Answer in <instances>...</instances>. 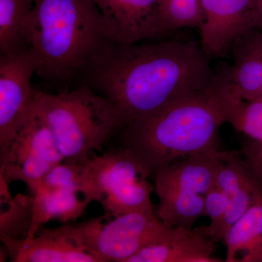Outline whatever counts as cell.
Instances as JSON below:
<instances>
[{
	"label": "cell",
	"mask_w": 262,
	"mask_h": 262,
	"mask_svg": "<svg viewBox=\"0 0 262 262\" xmlns=\"http://www.w3.org/2000/svg\"><path fill=\"white\" fill-rule=\"evenodd\" d=\"M201 43H107L91 60L89 87L113 105L122 128L155 115L183 95L203 91L214 72Z\"/></svg>",
	"instance_id": "cell-1"
},
{
	"label": "cell",
	"mask_w": 262,
	"mask_h": 262,
	"mask_svg": "<svg viewBox=\"0 0 262 262\" xmlns=\"http://www.w3.org/2000/svg\"><path fill=\"white\" fill-rule=\"evenodd\" d=\"M23 37L37 57L36 75L53 82L70 80L112 41L93 0H36Z\"/></svg>",
	"instance_id": "cell-2"
},
{
	"label": "cell",
	"mask_w": 262,
	"mask_h": 262,
	"mask_svg": "<svg viewBox=\"0 0 262 262\" xmlns=\"http://www.w3.org/2000/svg\"><path fill=\"white\" fill-rule=\"evenodd\" d=\"M222 125L206 91H194L155 115L122 127V139L124 147L151 177L177 160L219 151Z\"/></svg>",
	"instance_id": "cell-3"
},
{
	"label": "cell",
	"mask_w": 262,
	"mask_h": 262,
	"mask_svg": "<svg viewBox=\"0 0 262 262\" xmlns=\"http://www.w3.org/2000/svg\"><path fill=\"white\" fill-rule=\"evenodd\" d=\"M32 105L51 128L68 163L87 161L122 128L113 105L89 85L58 94L34 90Z\"/></svg>",
	"instance_id": "cell-4"
},
{
	"label": "cell",
	"mask_w": 262,
	"mask_h": 262,
	"mask_svg": "<svg viewBox=\"0 0 262 262\" xmlns=\"http://www.w3.org/2000/svg\"><path fill=\"white\" fill-rule=\"evenodd\" d=\"M72 226L82 244L105 262H127L143 248L185 229L165 225L155 211L118 215L106 213Z\"/></svg>",
	"instance_id": "cell-5"
},
{
	"label": "cell",
	"mask_w": 262,
	"mask_h": 262,
	"mask_svg": "<svg viewBox=\"0 0 262 262\" xmlns=\"http://www.w3.org/2000/svg\"><path fill=\"white\" fill-rule=\"evenodd\" d=\"M0 174L7 182L20 181L32 192L53 167L64 161L51 128L32 103L23 124L0 155Z\"/></svg>",
	"instance_id": "cell-6"
},
{
	"label": "cell",
	"mask_w": 262,
	"mask_h": 262,
	"mask_svg": "<svg viewBox=\"0 0 262 262\" xmlns=\"http://www.w3.org/2000/svg\"><path fill=\"white\" fill-rule=\"evenodd\" d=\"M37 57L32 48L0 55V155L6 150L28 115L34 90Z\"/></svg>",
	"instance_id": "cell-7"
},
{
	"label": "cell",
	"mask_w": 262,
	"mask_h": 262,
	"mask_svg": "<svg viewBox=\"0 0 262 262\" xmlns=\"http://www.w3.org/2000/svg\"><path fill=\"white\" fill-rule=\"evenodd\" d=\"M201 46L208 57L225 56L235 39L259 29L254 0H201Z\"/></svg>",
	"instance_id": "cell-8"
},
{
	"label": "cell",
	"mask_w": 262,
	"mask_h": 262,
	"mask_svg": "<svg viewBox=\"0 0 262 262\" xmlns=\"http://www.w3.org/2000/svg\"><path fill=\"white\" fill-rule=\"evenodd\" d=\"M102 15L108 38L122 46L169 34L161 0H93Z\"/></svg>",
	"instance_id": "cell-9"
},
{
	"label": "cell",
	"mask_w": 262,
	"mask_h": 262,
	"mask_svg": "<svg viewBox=\"0 0 262 262\" xmlns=\"http://www.w3.org/2000/svg\"><path fill=\"white\" fill-rule=\"evenodd\" d=\"M15 262H105L76 235L72 225L41 226L32 238L1 239Z\"/></svg>",
	"instance_id": "cell-10"
},
{
	"label": "cell",
	"mask_w": 262,
	"mask_h": 262,
	"mask_svg": "<svg viewBox=\"0 0 262 262\" xmlns=\"http://www.w3.org/2000/svg\"><path fill=\"white\" fill-rule=\"evenodd\" d=\"M230 51L232 65L215 72L229 91L239 98H262V30L255 28L235 39Z\"/></svg>",
	"instance_id": "cell-11"
},
{
	"label": "cell",
	"mask_w": 262,
	"mask_h": 262,
	"mask_svg": "<svg viewBox=\"0 0 262 262\" xmlns=\"http://www.w3.org/2000/svg\"><path fill=\"white\" fill-rule=\"evenodd\" d=\"M92 202L120 192L142 178H150L143 167L126 148L101 155H92L85 162Z\"/></svg>",
	"instance_id": "cell-12"
},
{
	"label": "cell",
	"mask_w": 262,
	"mask_h": 262,
	"mask_svg": "<svg viewBox=\"0 0 262 262\" xmlns=\"http://www.w3.org/2000/svg\"><path fill=\"white\" fill-rule=\"evenodd\" d=\"M225 151L201 153L182 158L157 170L154 189H173L201 194L215 187Z\"/></svg>",
	"instance_id": "cell-13"
},
{
	"label": "cell",
	"mask_w": 262,
	"mask_h": 262,
	"mask_svg": "<svg viewBox=\"0 0 262 262\" xmlns=\"http://www.w3.org/2000/svg\"><path fill=\"white\" fill-rule=\"evenodd\" d=\"M215 243L203 227L179 233L143 248L127 262H220Z\"/></svg>",
	"instance_id": "cell-14"
},
{
	"label": "cell",
	"mask_w": 262,
	"mask_h": 262,
	"mask_svg": "<svg viewBox=\"0 0 262 262\" xmlns=\"http://www.w3.org/2000/svg\"><path fill=\"white\" fill-rule=\"evenodd\" d=\"M206 92L222 123L229 124L248 139L262 144V98L244 100L237 97L215 72Z\"/></svg>",
	"instance_id": "cell-15"
},
{
	"label": "cell",
	"mask_w": 262,
	"mask_h": 262,
	"mask_svg": "<svg viewBox=\"0 0 262 262\" xmlns=\"http://www.w3.org/2000/svg\"><path fill=\"white\" fill-rule=\"evenodd\" d=\"M32 193V223L27 238L34 237L41 226L52 220L63 223L77 220L91 203L85 194L69 189L39 187Z\"/></svg>",
	"instance_id": "cell-16"
},
{
	"label": "cell",
	"mask_w": 262,
	"mask_h": 262,
	"mask_svg": "<svg viewBox=\"0 0 262 262\" xmlns=\"http://www.w3.org/2000/svg\"><path fill=\"white\" fill-rule=\"evenodd\" d=\"M225 245L226 262H262V199L229 229Z\"/></svg>",
	"instance_id": "cell-17"
},
{
	"label": "cell",
	"mask_w": 262,
	"mask_h": 262,
	"mask_svg": "<svg viewBox=\"0 0 262 262\" xmlns=\"http://www.w3.org/2000/svg\"><path fill=\"white\" fill-rule=\"evenodd\" d=\"M159 204L157 216L170 227L193 229L194 223L205 213L204 196L173 189H154Z\"/></svg>",
	"instance_id": "cell-18"
},
{
	"label": "cell",
	"mask_w": 262,
	"mask_h": 262,
	"mask_svg": "<svg viewBox=\"0 0 262 262\" xmlns=\"http://www.w3.org/2000/svg\"><path fill=\"white\" fill-rule=\"evenodd\" d=\"M0 186V238H27L32 223L33 195L18 194L13 198L9 192V184L1 174Z\"/></svg>",
	"instance_id": "cell-19"
},
{
	"label": "cell",
	"mask_w": 262,
	"mask_h": 262,
	"mask_svg": "<svg viewBox=\"0 0 262 262\" xmlns=\"http://www.w3.org/2000/svg\"><path fill=\"white\" fill-rule=\"evenodd\" d=\"M36 0H0V54L27 49L23 26Z\"/></svg>",
	"instance_id": "cell-20"
},
{
	"label": "cell",
	"mask_w": 262,
	"mask_h": 262,
	"mask_svg": "<svg viewBox=\"0 0 262 262\" xmlns=\"http://www.w3.org/2000/svg\"><path fill=\"white\" fill-rule=\"evenodd\" d=\"M84 163L63 161L58 164L45 176L37 188L69 189L82 193L92 203L90 198L89 180Z\"/></svg>",
	"instance_id": "cell-21"
},
{
	"label": "cell",
	"mask_w": 262,
	"mask_h": 262,
	"mask_svg": "<svg viewBox=\"0 0 262 262\" xmlns=\"http://www.w3.org/2000/svg\"><path fill=\"white\" fill-rule=\"evenodd\" d=\"M161 8L169 33L200 27L201 0H161Z\"/></svg>",
	"instance_id": "cell-22"
},
{
	"label": "cell",
	"mask_w": 262,
	"mask_h": 262,
	"mask_svg": "<svg viewBox=\"0 0 262 262\" xmlns=\"http://www.w3.org/2000/svg\"><path fill=\"white\" fill-rule=\"evenodd\" d=\"M205 213L210 219V225L203 227L207 234L217 227L225 216L229 206V198L225 192L215 187L204 195Z\"/></svg>",
	"instance_id": "cell-23"
},
{
	"label": "cell",
	"mask_w": 262,
	"mask_h": 262,
	"mask_svg": "<svg viewBox=\"0 0 262 262\" xmlns=\"http://www.w3.org/2000/svg\"><path fill=\"white\" fill-rule=\"evenodd\" d=\"M241 152L262 182V144L248 139Z\"/></svg>",
	"instance_id": "cell-24"
},
{
	"label": "cell",
	"mask_w": 262,
	"mask_h": 262,
	"mask_svg": "<svg viewBox=\"0 0 262 262\" xmlns=\"http://www.w3.org/2000/svg\"><path fill=\"white\" fill-rule=\"evenodd\" d=\"M256 5V11H257L258 18H259V29L262 30V0H254Z\"/></svg>",
	"instance_id": "cell-25"
}]
</instances>
